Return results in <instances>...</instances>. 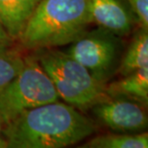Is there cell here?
I'll return each instance as SVG.
<instances>
[{
  "label": "cell",
  "instance_id": "cell-1",
  "mask_svg": "<svg viewBox=\"0 0 148 148\" xmlns=\"http://www.w3.org/2000/svg\"><path fill=\"white\" fill-rule=\"evenodd\" d=\"M96 127L73 106L50 102L30 109L3 125L7 148H62L82 141Z\"/></svg>",
  "mask_w": 148,
  "mask_h": 148
},
{
  "label": "cell",
  "instance_id": "cell-2",
  "mask_svg": "<svg viewBox=\"0 0 148 148\" xmlns=\"http://www.w3.org/2000/svg\"><path fill=\"white\" fill-rule=\"evenodd\" d=\"M91 22L90 0H40L18 38L27 49L69 44Z\"/></svg>",
  "mask_w": 148,
  "mask_h": 148
},
{
  "label": "cell",
  "instance_id": "cell-3",
  "mask_svg": "<svg viewBox=\"0 0 148 148\" xmlns=\"http://www.w3.org/2000/svg\"><path fill=\"white\" fill-rule=\"evenodd\" d=\"M33 56L51 79L59 98L66 104L86 111L108 97L105 85L66 52L44 48L36 50Z\"/></svg>",
  "mask_w": 148,
  "mask_h": 148
},
{
  "label": "cell",
  "instance_id": "cell-4",
  "mask_svg": "<svg viewBox=\"0 0 148 148\" xmlns=\"http://www.w3.org/2000/svg\"><path fill=\"white\" fill-rule=\"evenodd\" d=\"M58 100L51 79L37 59L34 56L25 58L17 75L0 90L2 124H7L23 112Z\"/></svg>",
  "mask_w": 148,
  "mask_h": 148
},
{
  "label": "cell",
  "instance_id": "cell-5",
  "mask_svg": "<svg viewBox=\"0 0 148 148\" xmlns=\"http://www.w3.org/2000/svg\"><path fill=\"white\" fill-rule=\"evenodd\" d=\"M69 44L66 52L101 84L106 85L117 71L122 42L116 35L98 28L84 32Z\"/></svg>",
  "mask_w": 148,
  "mask_h": 148
},
{
  "label": "cell",
  "instance_id": "cell-6",
  "mask_svg": "<svg viewBox=\"0 0 148 148\" xmlns=\"http://www.w3.org/2000/svg\"><path fill=\"white\" fill-rule=\"evenodd\" d=\"M91 109L97 119L114 132L136 134L147 128V114L143 104L136 100L108 96Z\"/></svg>",
  "mask_w": 148,
  "mask_h": 148
},
{
  "label": "cell",
  "instance_id": "cell-7",
  "mask_svg": "<svg viewBox=\"0 0 148 148\" xmlns=\"http://www.w3.org/2000/svg\"><path fill=\"white\" fill-rule=\"evenodd\" d=\"M91 22L122 37L129 35L138 18L126 0H90Z\"/></svg>",
  "mask_w": 148,
  "mask_h": 148
},
{
  "label": "cell",
  "instance_id": "cell-8",
  "mask_svg": "<svg viewBox=\"0 0 148 148\" xmlns=\"http://www.w3.org/2000/svg\"><path fill=\"white\" fill-rule=\"evenodd\" d=\"M40 0H0V23L13 40L18 38Z\"/></svg>",
  "mask_w": 148,
  "mask_h": 148
},
{
  "label": "cell",
  "instance_id": "cell-9",
  "mask_svg": "<svg viewBox=\"0 0 148 148\" xmlns=\"http://www.w3.org/2000/svg\"><path fill=\"white\" fill-rule=\"evenodd\" d=\"M105 91L108 96L124 97L147 104L148 101V67L122 76V78L105 85Z\"/></svg>",
  "mask_w": 148,
  "mask_h": 148
},
{
  "label": "cell",
  "instance_id": "cell-10",
  "mask_svg": "<svg viewBox=\"0 0 148 148\" xmlns=\"http://www.w3.org/2000/svg\"><path fill=\"white\" fill-rule=\"evenodd\" d=\"M148 29L141 28L132 38L128 48L121 57L117 71L121 76L138 69L148 67Z\"/></svg>",
  "mask_w": 148,
  "mask_h": 148
},
{
  "label": "cell",
  "instance_id": "cell-11",
  "mask_svg": "<svg viewBox=\"0 0 148 148\" xmlns=\"http://www.w3.org/2000/svg\"><path fill=\"white\" fill-rule=\"evenodd\" d=\"M82 147L85 148H147V132L136 134L118 133L106 134L92 138Z\"/></svg>",
  "mask_w": 148,
  "mask_h": 148
},
{
  "label": "cell",
  "instance_id": "cell-12",
  "mask_svg": "<svg viewBox=\"0 0 148 148\" xmlns=\"http://www.w3.org/2000/svg\"><path fill=\"white\" fill-rule=\"evenodd\" d=\"M24 64V58L18 52L0 45V90L8 85Z\"/></svg>",
  "mask_w": 148,
  "mask_h": 148
},
{
  "label": "cell",
  "instance_id": "cell-13",
  "mask_svg": "<svg viewBox=\"0 0 148 148\" xmlns=\"http://www.w3.org/2000/svg\"><path fill=\"white\" fill-rule=\"evenodd\" d=\"M135 13L141 28L148 29V0H126Z\"/></svg>",
  "mask_w": 148,
  "mask_h": 148
},
{
  "label": "cell",
  "instance_id": "cell-14",
  "mask_svg": "<svg viewBox=\"0 0 148 148\" xmlns=\"http://www.w3.org/2000/svg\"><path fill=\"white\" fill-rule=\"evenodd\" d=\"M13 38H12L9 34L6 32L4 27L0 23V45L2 46H9L10 44L13 42Z\"/></svg>",
  "mask_w": 148,
  "mask_h": 148
},
{
  "label": "cell",
  "instance_id": "cell-15",
  "mask_svg": "<svg viewBox=\"0 0 148 148\" xmlns=\"http://www.w3.org/2000/svg\"><path fill=\"white\" fill-rule=\"evenodd\" d=\"M2 128H3V124H2L1 118H0V148H7V144H6V141L2 134Z\"/></svg>",
  "mask_w": 148,
  "mask_h": 148
}]
</instances>
